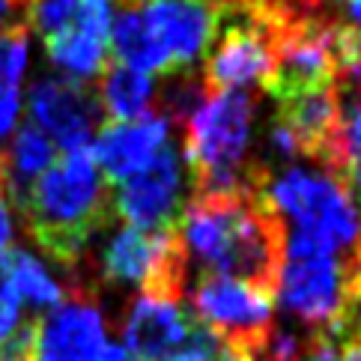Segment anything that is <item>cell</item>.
Instances as JSON below:
<instances>
[{
	"label": "cell",
	"mask_w": 361,
	"mask_h": 361,
	"mask_svg": "<svg viewBox=\"0 0 361 361\" xmlns=\"http://www.w3.org/2000/svg\"><path fill=\"white\" fill-rule=\"evenodd\" d=\"M12 248V218H9V203L0 197V257Z\"/></svg>",
	"instance_id": "obj_28"
},
{
	"label": "cell",
	"mask_w": 361,
	"mask_h": 361,
	"mask_svg": "<svg viewBox=\"0 0 361 361\" xmlns=\"http://www.w3.org/2000/svg\"><path fill=\"white\" fill-rule=\"evenodd\" d=\"M183 206V167L173 144H164L156 159L144 171L123 179L114 195V212L128 227L149 230V233L179 224Z\"/></svg>",
	"instance_id": "obj_9"
},
{
	"label": "cell",
	"mask_w": 361,
	"mask_h": 361,
	"mask_svg": "<svg viewBox=\"0 0 361 361\" xmlns=\"http://www.w3.org/2000/svg\"><path fill=\"white\" fill-rule=\"evenodd\" d=\"M152 93H156V84L149 75L128 69L114 57H108L99 72L96 96L105 111V123H128L149 114Z\"/></svg>",
	"instance_id": "obj_15"
},
{
	"label": "cell",
	"mask_w": 361,
	"mask_h": 361,
	"mask_svg": "<svg viewBox=\"0 0 361 361\" xmlns=\"http://www.w3.org/2000/svg\"><path fill=\"white\" fill-rule=\"evenodd\" d=\"M30 27L39 30L42 42L78 27V0H36Z\"/></svg>",
	"instance_id": "obj_21"
},
{
	"label": "cell",
	"mask_w": 361,
	"mask_h": 361,
	"mask_svg": "<svg viewBox=\"0 0 361 361\" xmlns=\"http://www.w3.org/2000/svg\"><path fill=\"white\" fill-rule=\"evenodd\" d=\"M102 275L114 283H137L144 299L179 305L188 281V254L179 224L156 233L126 224L102 251Z\"/></svg>",
	"instance_id": "obj_4"
},
{
	"label": "cell",
	"mask_w": 361,
	"mask_h": 361,
	"mask_svg": "<svg viewBox=\"0 0 361 361\" xmlns=\"http://www.w3.org/2000/svg\"><path fill=\"white\" fill-rule=\"evenodd\" d=\"M30 126L63 152L93 147V137L105 126V111L99 105L96 87L72 78L36 81L27 96Z\"/></svg>",
	"instance_id": "obj_7"
},
{
	"label": "cell",
	"mask_w": 361,
	"mask_h": 361,
	"mask_svg": "<svg viewBox=\"0 0 361 361\" xmlns=\"http://www.w3.org/2000/svg\"><path fill=\"white\" fill-rule=\"evenodd\" d=\"M167 140V123L159 114H144L128 123H105L93 137V159L96 167H102L105 183L114 188L132 173L156 159V152Z\"/></svg>",
	"instance_id": "obj_12"
},
{
	"label": "cell",
	"mask_w": 361,
	"mask_h": 361,
	"mask_svg": "<svg viewBox=\"0 0 361 361\" xmlns=\"http://www.w3.org/2000/svg\"><path fill=\"white\" fill-rule=\"evenodd\" d=\"M305 358L307 361H341L338 346H334L329 334H322V331H311V338L305 343Z\"/></svg>",
	"instance_id": "obj_27"
},
{
	"label": "cell",
	"mask_w": 361,
	"mask_h": 361,
	"mask_svg": "<svg viewBox=\"0 0 361 361\" xmlns=\"http://www.w3.org/2000/svg\"><path fill=\"white\" fill-rule=\"evenodd\" d=\"M93 361H135V358L128 355L120 343H105V350H102Z\"/></svg>",
	"instance_id": "obj_29"
},
{
	"label": "cell",
	"mask_w": 361,
	"mask_h": 361,
	"mask_svg": "<svg viewBox=\"0 0 361 361\" xmlns=\"http://www.w3.org/2000/svg\"><path fill=\"white\" fill-rule=\"evenodd\" d=\"M24 66H27V33L0 39V99L18 96Z\"/></svg>",
	"instance_id": "obj_22"
},
{
	"label": "cell",
	"mask_w": 361,
	"mask_h": 361,
	"mask_svg": "<svg viewBox=\"0 0 361 361\" xmlns=\"http://www.w3.org/2000/svg\"><path fill=\"white\" fill-rule=\"evenodd\" d=\"M266 188L257 195L191 197L179 215V236L185 254L200 260L203 275L230 278L275 295L287 224L269 203Z\"/></svg>",
	"instance_id": "obj_1"
},
{
	"label": "cell",
	"mask_w": 361,
	"mask_h": 361,
	"mask_svg": "<svg viewBox=\"0 0 361 361\" xmlns=\"http://www.w3.org/2000/svg\"><path fill=\"white\" fill-rule=\"evenodd\" d=\"M191 305H195V319L203 329H209L215 338L230 343L245 358L254 355L275 329L272 322V305L275 295L260 293L248 287V283L203 275L195 293H191Z\"/></svg>",
	"instance_id": "obj_5"
},
{
	"label": "cell",
	"mask_w": 361,
	"mask_h": 361,
	"mask_svg": "<svg viewBox=\"0 0 361 361\" xmlns=\"http://www.w3.org/2000/svg\"><path fill=\"white\" fill-rule=\"evenodd\" d=\"M152 102H156V111L152 114H159L164 123L171 120L173 126H179V132H183L185 123L195 117L200 105L206 102L203 78H197L188 66L164 72V81L156 93H152Z\"/></svg>",
	"instance_id": "obj_19"
},
{
	"label": "cell",
	"mask_w": 361,
	"mask_h": 361,
	"mask_svg": "<svg viewBox=\"0 0 361 361\" xmlns=\"http://www.w3.org/2000/svg\"><path fill=\"white\" fill-rule=\"evenodd\" d=\"M346 12H350V24L355 30H361V0H343Z\"/></svg>",
	"instance_id": "obj_30"
},
{
	"label": "cell",
	"mask_w": 361,
	"mask_h": 361,
	"mask_svg": "<svg viewBox=\"0 0 361 361\" xmlns=\"http://www.w3.org/2000/svg\"><path fill=\"white\" fill-rule=\"evenodd\" d=\"M33 242L57 266H84L87 245L114 218V188L99 173L93 149L57 152V161L36 179L18 209Z\"/></svg>",
	"instance_id": "obj_2"
},
{
	"label": "cell",
	"mask_w": 361,
	"mask_h": 361,
	"mask_svg": "<svg viewBox=\"0 0 361 361\" xmlns=\"http://www.w3.org/2000/svg\"><path fill=\"white\" fill-rule=\"evenodd\" d=\"M33 329H36V319H21L16 331L0 343V361H30L33 358Z\"/></svg>",
	"instance_id": "obj_24"
},
{
	"label": "cell",
	"mask_w": 361,
	"mask_h": 361,
	"mask_svg": "<svg viewBox=\"0 0 361 361\" xmlns=\"http://www.w3.org/2000/svg\"><path fill=\"white\" fill-rule=\"evenodd\" d=\"M331 343L341 346V361H361V329L346 326L331 334Z\"/></svg>",
	"instance_id": "obj_26"
},
{
	"label": "cell",
	"mask_w": 361,
	"mask_h": 361,
	"mask_svg": "<svg viewBox=\"0 0 361 361\" xmlns=\"http://www.w3.org/2000/svg\"><path fill=\"white\" fill-rule=\"evenodd\" d=\"M45 54L51 57L54 66H60L72 81L93 78L102 72V66L108 63V42L96 39L81 27H72L60 36L45 39Z\"/></svg>",
	"instance_id": "obj_18"
},
{
	"label": "cell",
	"mask_w": 361,
	"mask_h": 361,
	"mask_svg": "<svg viewBox=\"0 0 361 361\" xmlns=\"http://www.w3.org/2000/svg\"><path fill=\"white\" fill-rule=\"evenodd\" d=\"M105 350V319L90 287L72 281L63 302L33 329V358L30 361H93Z\"/></svg>",
	"instance_id": "obj_8"
},
{
	"label": "cell",
	"mask_w": 361,
	"mask_h": 361,
	"mask_svg": "<svg viewBox=\"0 0 361 361\" xmlns=\"http://www.w3.org/2000/svg\"><path fill=\"white\" fill-rule=\"evenodd\" d=\"M272 42L263 27H257L248 18H218L215 36L206 51L203 90L206 96H215L263 84L272 75Z\"/></svg>",
	"instance_id": "obj_10"
},
{
	"label": "cell",
	"mask_w": 361,
	"mask_h": 361,
	"mask_svg": "<svg viewBox=\"0 0 361 361\" xmlns=\"http://www.w3.org/2000/svg\"><path fill=\"white\" fill-rule=\"evenodd\" d=\"M140 16L173 69L191 66L206 54L218 27L212 0H144Z\"/></svg>",
	"instance_id": "obj_11"
},
{
	"label": "cell",
	"mask_w": 361,
	"mask_h": 361,
	"mask_svg": "<svg viewBox=\"0 0 361 361\" xmlns=\"http://www.w3.org/2000/svg\"><path fill=\"white\" fill-rule=\"evenodd\" d=\"M275 295L311 331L331 334L346 314V272L329 254H283Z\"/></svg>",
	"instance_id": "obj_6"
},
{
	"label": "cell",
	"mask_w": 361,
	"mask_h": 361,
	"mask_svg": "<svg viewBox=\"0 0 361 361\" xmlns=\"http://www.w3.org/2000/svg\"><path fill=\"white\" fill-rule=\"evenodd\" d=\"M36 0H0V39L30 30Z\"/></svg>",
	"instance_id": "obj_23"
},
{
	"label": "cell",
	"mask_w": 361,
	"mask_h": 361,
	"mask_svg": "<svg viewBox=\"0 0 361 361\" xmlns=\"http://www.w3.org/2000/svg\"><path fill=\"white\" fill-rule=\"evenodd\" d=\"M191 329H195V317L183 311V305H167L140 299L128 307L123 338V350L135 361H164L176 350H183Z\"/></svg>",
	"instance_id": "obj_13"
},
{
	"label": "cell",
	"mask_w": 361,
	"mask_h": 361,
	"mask_svg": "<svg viewBox=\"0 0 361 361\" xmlns=\"http://www.w3.org/2000/svg\"><path fill=\"white\" fill-rule=\"evenodd\" d=\"M343 152H346V176L343 185L350 188L353 200H361V90L343 96Z\"/></svg>",
	"instance_id": "obj_20"
},
{
	"label": "cell",
	"mask_w": 361,
	"mask_h": 361,
	"mask_svg": "<svg viewBox=\"0 0 361 361\" xmlns=\"http://www.w3.org/2000/svg\"><path fill=\"white\" fill-rule=\"evenodd\" d=\"M4 161H6V203L18 212L24 200H27L33 183L57 161V147L39 128L27 123L18 128L12 144L4 149Z\"/></svg>",
	"instance_id": "obj_14"
},
{
	"label": "cell",
	"mask_w": 361,
	"mask_h": 361,
	"mask_svg": "<svg viewBox=\"0 0 361 361\" xmlns=\"http://www.w3.org/2000/svg\"><path fill=\"white\" fill-rule=\"evenodd\" d=\"M108 45L114 51V60H120L123 66L144 72V75H164L171 72V60L164 57L159 48L156 36L149 33L140 9H117V16L111 18V33Z\"/></svg>",
	"instance_id": "obj_16"
},
{
	"label": "cell",
	"mask_w": 361,
	"mask_h": 361,
	"mask_svg": "<svg viewBox=\"0 0 361 361\" xmlns=\"http://www.w3.org/2000/svg\"><path fill=\"white\" fill-rule=\"evenodd\" d=\"M0 281L18 295V302H30L36 307H54L63 302V287L48 275V269L16 245L0 257Z\"/></svg>",
	"instance_id": "obj_17"
},
{
	"label": "cell",
	"mask_w": 361,
	"mask_h": 361,
	"mask_svg": "<svg viewBox=\"0 0 361 361\" xmlns=\"http://www.w3.org/2000/svg\"><path fill=\"white\" fill-rule=\"evenodd\" d=\"M21 322V302L4 281H0V343H4Z\"/></svg>",
	"instance_id": "obj_25"
},
{
	"label": "cell",
	"mask_w": 361,
	"mask_h": 361,
	"mask_svg": "<svg viewBox=\"0 0 361 361\" xmlns=\"http://www.w3.org/2000/svg\"><path fill=\"white\" fill-rule=\"evenodd\" d=\"M269 203L275 206L283 224L317 236L338 257L346 281L361 269V209L355 206L350 188L329 173L287 167L266 188Z\"/></svg>",
	"instance_id": "obj_3"
}]
</instances>
